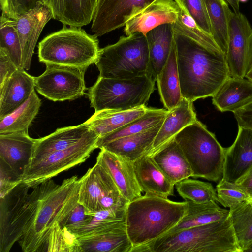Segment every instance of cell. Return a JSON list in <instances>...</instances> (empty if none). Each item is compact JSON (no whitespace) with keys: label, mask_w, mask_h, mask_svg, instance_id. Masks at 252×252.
Wrapping results in <instances>:
<instances>
[{"label":"cell","mask_w":252,"mask_h":252,"mask_svg":"<svg viewBox=\"0 0 252 252\" xmlns=\"http://www.w3.org/2000/svg\"><path fill=\"white\" fill-rule=\"evenodd\" d=\"M168 111L149 108L142 116L126 124L109 134L98 138L97 148L112 141L133 135L152 128L164 121Z\"/></svg>","instance_id":"obj_36"},{"label":"cell","mask_w":252,"mask_h":252,"mask_svg":"<svg viewBox=\"0 0 252 252\" xmlns=\"http://www.w3.org/2000/svg\"><path fill=\"white\" fill-rule=\"evenodd\" d=\"M41 101L35 90L28 100L15 111L0 119V135L28 133V128L40 109Z\"/></svg>","instance_id":"obj_33"},{"label":"cell","mask_w":252,"mask_h":252,"mask_svg":"<svg viewBox=\"0 0 252 252\" xmlns=\"http://www.w3.org/2000/svg\"><path fill=\"white\" fill-rule=\"evenodd\" d=\"M174 0L200 28L212 35L210 20L204 0Z\"/></svg>","instance_id":"obj_43"},{"label":"cell","mask_w":252,"mask_h":252,"mask_svg":"<svg viewBox=\"0 0 252 252\" xmlns=\"http://www.w3.org/2000/svg\"><path fill=\"white\" fill-rule=\"evenodd\" d=\"M0 49L8 55L19 68H23L21 44L13 19L3 12L0 18Z\"/></svg>","instance_id":"obj_40"},{"label":"cell","mask_w":252,"mask_h":252,"mask_svg":"<svg viewBox=\"0 0 252 252\" xmlns=\"http://www.w3.org/2000/svg\"><path fill=\"white\" fill-rule=\"evenodd\" d=\"M212 97L219 111L234 113L252 101V81L229 77Z\"/></svg>","instance_id":"obj_24"},{"label":"cell","mask_w":252,"mask_h":252,"mask_svg":"<svg viewBox=\"0 0 252 252\" xmlns=\"http://www.w3.org/2000/svg\"><path fill=\"white\" fill-rule=\"evenodd\" d=\"M63 25L39 43V62L87 70L98 59L100 48L97 36L88 34L81 27Z\"/></svg>","instance_id":"obj_5"},{"label":"cell","mask_w":252,"mask_h":252,"mask_svg":"<svg viewBox=\"0 0 252 252\" xmlns=\"http://www.w3.org/2000/svg\"><path fill=\"white\" fill-rule=\"evenodd\" d=\"M208 14L212 35L225 54L228 48L229 23L233 13L225 0H204Z\"/></svg>","instance_id":"obj_35"},{"label":"cell","mask_w":252,"mask_h":252,"mask_svg":"<svg viewBox=\"0 0 252 252\" xmlns=\"http://www.w3.org/2000/svg\"><path fill=\"white\" fill-rule=\"evenodd\" d=\"M41 252H79L77 237L58 224L49 234Z\"/></svg>","instance_id":"obj_41"},{"label":"cell","mask_w":252,"mask_h":252,"mask_svg":"<svg viewBox=\"0 0 252 252\" xmlns=\"http://www.w3.org/2000/svg\"><path fill=\"white\" fill-rule=\"evenodd\" d=\"M45 65V71L34 77L35 89L45 98L64 101L78 99L85 94L86 70L54 64Z\"/></svg>","instance_id":"obj_12"},{"label":"cell","mask_w":252,"mask_h":252,"mask_svg":"<svg viewBox=\"0 0 252 252\" xmlns=\"http://www.w3.org/2000/svg\"><path fill=\"white\" fill-rule=\"evenodd\" d=\"M149 108L144 106L126 111L105 109L95 111L84 123L100 138L142 116Z\"/></svg>","instance_id":"obj_30"},{"label":"cell","mask_w":252,"mask_h":252,"mask_svg":"<svg viewBox=\"0 0 252 252\" xmlns=\"http://www.w3.org/2000/svg\"><path fill=\"white\" fill-rule=\"evenodd\" d=\"M174 138L193 172V177L219 182L223 177L225 148L205 125L197 120Z\"/></svg>","instance_id":"obj_7"},{"label":"cell","mask_w":252,"mask_h":252,"mask_svg":"<svg viewBox=\"0 0 252 252\" xmlns=\"http://www.w3.org/2000/svg\"><path fill=\"white\" fill-rule=\"evenodd\" d=\"M80 178L73 176L60 185L55 183L43 196L37 211L18 241L24 252H41L49 235L61 227L79 203Z\"/></svg>","instance_id":"obj_3"},{"label":"cell","mask_w":252,"mask_h":252,"mask_svg":"<svg viewBox=\"0 0 252 252\" xmlns=\"http://www.w3.org/2000/svg\"><path fill=\"white\" fill-rule=\"evenodd\" d=\"M197 120L193 102L183 98L177 106L168 111L148 154L155 152L185 127Z\"/></svg>","instance_id":"obj_28"},{"label":"cell","mask_w":252,"mask_h":252,"mask_svg":"<svg viewBox=\"0 0 252 252\" xmlns=\"http://www.w3.org/2000/svg\"><path fill=\"white\" fill-rule=\"evenodd\" d=\"M157 0H98L91 31L102 36L125 26L133 17Z\"/></svg>","instance_id":"obj_14"},{"label":"cell","mask_w":252,"mask_h":252,"mask_svg":"<svg viewBox=\"0 0 252 252\" xmlns=\"http://www.w3.org/2000/svg\"><path fill=\"white\" fill-rule=\"evenodd\" d=\"M98 139L93 131L68 148L31 162L23 176L22 182L30 188H34L62 172L84 162L97 148Z\"/></svg>","instance_id":"obj_10"},{"label":"cell","mask_w":252,"mask_h":252,"mask_svg":"<svg viewBox=\"0 0 252 252\" xmlns=\"http://www.w3.org/2000/svg\"><path fill=\"white\" fill-rule=\"evenodd\" d=\"M22 182L9 167L0 162V198L4 197Z\"/></svg>","instance_id":"obj_45"},{"label":"cell","mask_w":252,"mask_h":252,"mask_svg":"<svg viewBox=\"0 0 252 252\" xmlns=\"http://www.w3.org/2000/svg\"><path fill=\"white\" fill-rule=\"evenodd\" d=\"M239 2H246L248 0H238Z\"/></svg>","instance_id":"obj_53"},{"label":"cell","mask_w":252,"mask_h":252,"mask_svg":"<svg viewBox=\"0 0 252 252\" xmlns=\"http://www.w3.org/2000/svg\"><path fill=\"white\" fill-rule=\"evenodd\" d=\"M131 252H241L230 216L223 220L165 234Z\"/></svg>","instance_id":"obj_4"},{"label":"cell","mask_w":252,"mask_h":252,"mask_svg":"<svg viewBox=\"0 0 252 252\" xmlns=\"http://www.w3.org/2000/svg\"><path fill=\"white\" fill-rule=\"evenodd\" d=\"M96 162L109 173L128 203L142 195V190L136 178L133 162L101 148L97 157Z\"/></svg>","instance_id":"obj_16"},{"label":"cell","mask_w":252,"mask_h":252,"mask_svg":"<svg viewBox=\"0 0 252 252\" xmlns=\"http://www.w3.org/2000/svg\"><path fill=\"white\" fill-rule=\"evenodd\" d=\"M55 182L51 179L30 188L21 182L0 198V252H8L33 219L43 196Z\"/></svg>","instance_id":"obj_6"},{"label":"cell","mask_w":252,"mask_h":252,"mask_svg":"<svg viewBox=\"0 0 252 252\" xmlns=\"http://www.w3.org/2000/svg\"><path fill=\"white\" fill-rule=\"evenodd\" d=\"M187 208L186 201L175 202L148 194L129 202L126 207V228L132 248L164 235L182 220Z\"/></svg>","instance_id":"obj_2"},{"label":"cell","mask_w":252,"mask_h":252,"mask_svg":"<svg viewBox=\"0 0 252 252\" xmlns=\"http://www.w3.org/2000/svg\"><path fill=\"white\" fill-rule=\"evenodd\" d=\"M92 216L86 214L85 208L78 203L71 212L62 227H65L69 231L80 227L87 223Z\"/></svg>","instance_id":"obj_46"},{"label":"cell","mask_w":252,"mask_h":252,"mask_svg":"<svg viewBox=\"0 0 252 252\" xmlns=\"http://www.w3.org/2000/svg\"><path fill=\"white\" fill-rule=\"evenodd\" d=\"M225 57L230 77H246L252 67V28L241 12L231 17Z\"/></svg>","instance_id":"obj_13"},{"label":"cell","mask_w":252,"mask_h":252,"mask_svg":"<svg viewBox=\"0 0 252 252\" xmlns=\"http://www.w3.org/2000/svg\"><path fill=\"white\" fill-rule=\"evenodd\" d=\"M2 12L12 19L35 7L41 0H0Z\"/></svg>","instance_id":"obj_44"},{"label":"cell","mask_w":252,"mask_h":252,"mask_svg":"<svg viewBox=\"0 0 252 252\" xmlns=\"http://www.w3.org/2000/svg\"><path fill=\"white\" fill-rule=\"evenodd\" d=\"M98 0H41L51 10L53 19L63 25L82 27L92 21Z\"/></svg>","instance_id":"obj_22"},{"label":"cell","mask_w":252,"mask_h":252,"mask_svg":"<svg viewBox=\"0 0 252 252\" xmlns=\"http://www.w3.org/2000/svg\"><path fill=\"white\" fill-rule=\"evenodd\" d=\"M133 165L137 182L145 194L164 198L174 195L175 185L157 166L151 155L142 156Z\"/></svg>","instance_id":"obj_21"},{"label":"cell","mask_w":252,"mask_h":252,"mask_svg":"<svg viewBox=\"0 0 252 252\" xmlns=\"http://www.w3.org/2000/svg\"><path fill=\"white\" fill-rule=\"evenodd\" d=\"M175 186L185 201L199 203L218 202L216 190L210 183L188 178L177 182Z\"/></svg>","instance_id":"obj_39"},{"label":"cell","mask_w":252,"mask_h":252,"mask_svg":"<svg viewBox=\"0 0 252 252\" xmlns=\"http://www.w3.org/2000/svg\"><path fill=\"white\" fill-rule=\"evenodd\" d=\"M234 114L238 126L252 129V101Z\"/></svg>","instance_id":"obj_48"},{"label":"cell","mask_w":252,"mask_h":252,"mask_svg":"<svg viewBox=\"0 0 252 252\" xmlns=\"http://www.w3.org/2000/svg\"><path fill=\"white\" fill-rule=\"evenodd\" d=\"M93 132L84 123L58 128L51 134L37 139L31 162L50 153L68 148Z\"/></svg>","instance_id":"obj_26"},{"label":"cell","mask_w":252,"mask_h":252,"mask_svg":"<svg viewBox=\"0 0 252 252\" xmlns=\"http://www.w3.org/2000/svg\"><path fill=\"white\" fill-rule=\"evenodd\" d=\"M156 82L161 102L167 110H172L183 98L181 91L174 37L168 58Z\"/></svg>","instance_id":"obj_29"},{"label":"cell","mask_w":252,"mask_h":252,"mask_svg":"<svg viewBox=\"0 0 252 252\" xmlns=\"http://www.w3.org/2000/svg\"><path fill=\"white\" fill-rule=\"evenodd\" d=\"M229 216L238 246L244 252L252 243V200L229 210Z\"/></svg>","instance_id":"obj_37"},{"label":"cell","mask_w":252,"mask_h":252,"mask_svg":"<svg viewBox=\"0 0 252 252\" xmlns=\"http://www.w3.org/2000/svg\"><path fill=\"white\" fill-rule=\"evenodd\" d=\"M37 139L25 132L0 135V162L9 167L22 180L31 163Z\"/></svg>","instance_id":"obj_17"},{"label":"cell","mask_w":252,"mask_h":252,"mask_svg":"<svg viewBox=\"0 0 252 252\" xmlns=\"http://www.w3.org/2000/svg\"><path fill=\"white\" fill-rule=\"evenodd\" d=\"M18 68L8 55L0 49V85L10 78Z\"/></svg>","instance_id":"obj_47"},{"label":"cell","mask_w":252,"mask_h":252,"mask_svg":"<svg viewBox=\"0 0 252 252\" xmlns=\"http://www.w3.org/2000/svg\"><path fill=\"white\" fill-rule=\"evenodd\" d=\"M174 32L183 97L193 102L212 97L230 77L225 54Z\"/></svg>","instance_id":"obj_1"},{"label":"cell","mask_w":252,"mask_h":252,"mask_svg":"<svg viewBox=\"0 0 252 252\" xmlns=\"http://www.w3.org/2000/svg\"><path fill=\"white\" fill-rule=\"evenodd\" d=\"M163 122L146 130L104 144L100 149L104 148L134 162L142 156L150 153Z\"/></svg>","instance_id":"obj_27"},{"label":"cell","mask_w":252,"mask_h":252,"mask_svg":"<svg viewBox=\"0 0 252 252\" xmlns=\"http://www.w3.org/2000/svg\"><path fill=\"white\" fill-rule=\"evenodd\" d=\"M246 78L252 81V67L247 74Z\"/></svg>","instance_id":"obj_51"},{"label":"cell","mask_w":252,"mask_h":252,"mask_svg":"<svg viewBox=\"0 0 252 252\" xmlns=\"http://www.w3.org/2000/svg\"><path fill=\"white\" fill-rule=\"evenodd\" d=\"M150 155L157 166L174 185L193 176L189 164L174 137Z\"/></svg>","instance_id":"obj_23"},{"label":"cell","mask_w":252,"mask_h":252,"mask_svg":"<svg viewBox=\"0 0 252 252\" xmlns=\"http://www.w3.org/2000/svg\"><path fill=\"white\" fill-rule=\"evenodd\" d=\"M252 252V243L250 246L244 251V252Z\"/></svg>","instance_id":"obj_52"},{"label":"cell","mask_w":252,"mask_h":252,"mask_svg":"<svg viewBox=\"0 0 252 252\" xmlns=\"http://www.w3.org/2000/svg\"><path fill=\"white\" fill-rule=\"evenodd\" d=\"M34 89V77L27 73L24 68H18L0 85V119L21 106Z\"/></svg>","instance_id":"obj_20"},{"label":"cell","mask_w":252,"mask_h":252,"mask_svg":"<svg viewBox=\"0 0 252 252\" xmlns=\"http://www.w3.org/2000/svg\"><path fill=\"white\" fill-rule=\"evenodd\" d=\"M174 33L173 24H164L146 34L149 57L148 74L155 81L168 58Z\"/></svg>","instance_id":"obj_25"},{"label":"cell","mask_w":252,"mask_h":252,"mask_svg":"<svg viewBox=\"0 0 252 252\" xmlns=\"http://www.w3.org/2000/svg\"><path fill=\"white\" fill-rule=\"evenodd\" d=\"M77 239L79 252H131L133 247L126 227Z\"/></svg>","instance_id":"obj_31"},{"label":"cell","mask_w":252,"mask_h":252,"mask_svg":"<svg viewBox=\"0 0 252 252\" xmlns=\"http://www.w3.org/2000/svg\"><path fill=\"white\" fill-rule=\"evenodd\" d=\"M218 202L231 210L242 203L251 200L248 194L235 183L221 179L216 186Z\"/></svg>","instance_id":"obj_42"},{"label":"cell","mask_w":252,"mask_h":252,"mask_svg":"<svg viewBox=\"0 0 252 252\" xmlns=\"http://www.w3.org/2000/svg\"><path fill=\"white\" fill-rule=\"evenodd\" d=\"M252 166V129L239 126L233 143L225 148L223 180L235 183Z\"/></svg>","instance_id":"obj_18"},{"label":"cell","mask_w":252,"mask_h":252,"mask_svg":"<svg viewBox=\"0 0 252 252\" xmlns=\"http://www.w3.org/2000/svg\"><path fill=\"white\" fill-rule=\"evenodd\" d=\"M149 61L146 36L136 32L100 48L95 64L100 77L126 79L147 75Z\"/></svg>","instance_id":"obj_9"},{"label":"cell","mask_w":252,"mask_h":252,"mask_svg":"<svg viewBox=\"0 0 252 252\" xmlns=\"http://www.w3.org/2000/svg\"><path fill=\"white\" fill-rule=\"evenodd\" d=\"M179 11L180 7L174 0H157L131 18L125 25L124 32L126 36L136 32L146 35L158 26L174 24Z\"/></svg>","instance_id":"obj_19"},{"label":"cell","mask_w":252,"mask_h":252,"mask_svg":"<svg viewBox=\"0 0 252 252\" xmlns=\"http://www.w3.org/2000/svg\"><path fill=\"white\" fill-rule=\"evenodd\" d=\"M155 82L148 74L126 79L98 76L87 95L95 111L132 110L145 106L155 90Z\"/></svg>","instance_id":"obj_8"},{"label":"cell","mask_w":252,"mask_h":252,"mask_svg":"<svg viewBox=\"0 0 252 252\" xmlns=\"http://www.w3.org/2000/svg\"><path fill=\"white\" fill-rule=\"evenodd\" d=\"M53 18L51 10L42 2L13 19L22 54L23 67L29 70L34 50L40 34L47 22Z\"/></svg>","instance_id":"obj_15"},{"label":"cell","mask_w":252,"mask_h":252,"mask_svg":"<svg viewBox=\"0 0 252 252\" xmlns=\"http://www.w3.org/2000/svg\"><path fill=\"white\" fill-rule=\"evenodd\" d=\"M228 4L232 8L233 11L235 13H238L239 10V3L238 0H225Z\"/></svg>","instance_id":"obj_50"},{"label":"cell","mask_w":252,"mask_h":252,"mask_svg":"<svg viewBox=\"0 0 252 252\" xmlns=\"http://www.w3.org/2000/svg\"><path fill=\"white\" fill-rule=\"evenodd\" d=\"M78 202L89 215L128 203L109 173L97 162L80 178Z\"/></svg>","instance_id":"obj_11"},{"label":"cell","mask_w":252,"mask_h":252,"mask_svg":"<svg viewBox=\"0 0 252 252\" xmlns=\"http://www.w3.org/2000/svg\"><path fill=\"white\" fill-rule=\"evenodd\" d=\"M179 7L178 17L173 24L174 32L189 37L212 51L224 54L212 35L200 28L191 17Z\"/></svg>","instance_id":"obj_38"},{"label":"cell","mask_w":252,"mask_h":252,"mask_svg":"<svg viewBox=\"0 0 252 252\" xmlns=\"http://www.w3.org/2000/svg\"><path fill=\"white\" fill-rule=\"evenodd\" d=\"M186 201L188 208L186 215L176 226L164 235L223 220L229 215V210L220 208L215 201L202 203Z\"/></svg>","instance_id":"obj_32"},{"label":"cell","mask_w":252,"mask_h":252,"mask_svg":"<svg viewBox=\"0 0 252 252\" xmlns=\"http://www.w3.org/2000/svg\"><path fill=\"white\" fill-rule=\"evenodd\" d=\"M235 184L252 200V166Z\"/></svg>","instance_id":"obj_49"},{"label":"cell","mask_w":252,"mask_h":252,"mask_svg":"<svg viewBox=\"0 0 252 252\" xmlns=\"http://www.w3.org/2000/svg\"><path fill=\"white\" fill-rule=\"evenodd\" d=\"M127 205L122 207L101 210L93 213L90 215L92 216L90 221L70 232L78 238L96 235L118 228L126 227Z\"/></svg>","instance_id":"obj_34"}]
</instances>
